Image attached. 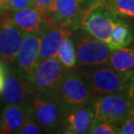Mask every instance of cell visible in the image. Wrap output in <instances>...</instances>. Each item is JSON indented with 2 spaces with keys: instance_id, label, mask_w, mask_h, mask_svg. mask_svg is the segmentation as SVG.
Segmentation results:
<instances>
[{
  "instance_id": "cell-8",
  "label": "cell",
  "mask_w": 134,
  "mask_h": 134,
  "mask_svg": "<svg viewBox=\"0 0 134 134\" xmlns=\"http://www.w3.org/2000/svg\"><path fill=\"white\" fill-rule=\"evenodd\" d=\"M119 21L115 13L102 4L93 8L85 15L81 26L93 37L107 43L112 29Z\"/></svg>"
},
{
  "instance_id": "cell-1",
  "label": "cell",
  "mask_w": 134,
  "mask_h": 134,
  "mask_svg": "<svg viewBox=\"0 0 134 134\" xmlns=\"http://www.w3.org/2000/svg\"><path fill=\"white\" fill-rule=\"evenodd\" d=\"M27 106L31 119L43 130L61 132L68 111L58 96L34 92Z\"/></svg>"
},
{
  "instance_id": "cell-26",
  "label": "cell",
  "mask_w": 134,
  "mask_h": 134,
  "mask_svg": "<svg viewBox=\"0 0 134 134\" xmlns=\"http://www.w3.org/2000/svg\"><path fill=\"white\" fill-rule=\"evenodd\" d=\"M5 73H6L5 67L4 65H3V63L0 62V93L2 92L3 85H4V77H5Z\"/></svg>"
},
{
  "instance_id": "cell-2",
  "label": "cell",
  "mask_w": 134,
  "mask_h": 134,
  "mask_svg": "<svg viewBox=\"0 0 134 134\" xmlns=\"http://www.w3.org/2000/svg\"><path fill=\"white\" fill-rule=\"evenodd\" d=\"M86 67V69L81 71V73L89 85L93 98L126 92L134 80V73H120L110 65Z\"/></svg>"
},
{
  "instance_id": "cell-13",
  "label": "cell",
  "mask_w": 134,
  "mask_h": 134,
  "mask_svg": "<svg viewBox=\"0 0 134 134\" xmlns=\"http://www.w3.org/2000/svg\"><path fill=\"white\" fill-rule=\"evenodd\" d=\"M10 18L25 33L45 32L51 27L36 7L25 8L15 12Z\"/></svg>"
},
{
  "instance_id": "cell-24",
  "label": "cell",
  "mask_w": 134,
  "mask_h": 134,
  "mask_svg": "<svg viewBox=\"0 0 134 134\" xmlns=\"http://www.w3.org/2000/svg\"><path fill=\"white\" fill-rule=\"evenodd\" d=\"M54 0H34L35 2V7L39 10V12L41 13L43 16L45 15L48 8L50 7V5L52 4V3Z\"/></svg>"
},
{
  "instance_id": "cell-4",
  "label": "cell",
  "mask_w": 134,
  "mask_h": 134,
  "mask_svg": "<svg viewBox=\"0 0 134 134\" xmlns=\"http://www.w3.org/2000/svg\"><path fill=\"white\" fill-rule=\"evenodd\" d=\"M69 71L58 58H46L37 65L29 81L35 92L58 96L61 84Z\"/></svg>"
},
{
  "instance_id": "cell-5",
  "label": "cell",
  "mask_w": 134,
  "mask_h": 134,
  "mask_svg": "<svg viewBox=\"0 0 134 134\" xmlns=\"http://www.w3.org/2000/svg\"><path fill=\"white\" fill-rule=\"evenodd\" d=\"M77 63L80 66H94L108 63L112 51L105 42L98 39L86 31L75 37Z\"/></svg>"
},
{
  "instance_id": "cell-20",
  "label": "cell",
  "mask_w": 134,
  "mask_h": 134,
  "mask_svg": "<svg viewBox=\"0 0 134 134\" xmlns=\"http://www.w3.org/2000/svg\"><path fill=\"white\" fill-rule=\"evenodd\" d=\"M91 134H115L118 133V127L111 123L103 120H93L89 132Z\"/></svg>"
},
{
  "instance_id": "cell-14",
  "label": "cell",
  "mask_w": 134,
  "mask_h": 134,
  "mask_svg": "<svg viewBox=\"0 0 134 134\" xmlns=\"http://www.w3.org/2000/svg\"><path fill=\"white\" fill-rule=\"evenodd\" d=\"M31 113L26 104H7L2 111L0 129L3 133H18L24 124L31 119Z\"/></svg>"
},
{
  "instance_id": "cell-9",
  "label": "cell",
  "mask_w": 134,
  "mask_h": 134,
  "mask_svg": "<svg viewBox=\"0 0 134 134\" xmlns=\"http://www.w3.org/2000/svg\"><path fill=\"white\" fill-rule=\"evenodd\" d=\"M44 32L25 33L15 62L17 71L23 77L30 79L35 68L39 64L38 53L40 40Z\"/></svg>"
},
{
  "instance_id": "cell-16",
  "label": "cell",
  "mask_w": 134,
  "mask_h": 134,
  "mask_svg": "<svg viewBox=\"0 0 134 134\" xmlns=\"http://www.w3.org/2000/svg\"><path fill=\"white\" fill-rule=\"evenodd\" d=\"M107 64L120 73H134V51L125 47L114 51Z\"/></svg>"
},
{
  "instance_id": "cell-11",
  "label": "cell",
  "mask_w": 134,
  "mask_h": 134,
  "mask_svg": "<svg viewBox=\"0 0 134 134\" xmlns=\"http://www.w3.org/2000/svg\"><path fill=\"white\" fill-rule=\"evenodd\" d=\"M34 92L31 83L18 72H10L4 77L2 97L10 104H26Z\"/></svg>"
},
{
  "instance_id": "cell-3",
  "label": "cell",
  "mask_w": 134,
  "mask_h": 134,
  "mask_svg": "<svg viewBox=\"0 0 134 134\" xmlns=\"http://www.w3.org/2000/svg\"><path fill=\"white\" fill-rule=\"evenodd\" d=\"M94 120H103L119 126L127 119L133 105L128 91L92 99Z\"/></svg>"
},
{
  "instance_id": "cell-29",
  "label": "cell",
  "mask_w": 134,
  "mask_h": 134,
  "mask_svg": "<svg viewBox=\"0 0 134 134\" xmlns=\"http://www.w3.org/2000/svg\"><path fill=\"white\" fill-rule=\"evenodd\" d=\"M79 2H83V1H85V0H79Z\"/></svg>"
},
{
  "instance_id": "cell-12",
  "label": "cell",
  "mask_w": 134,
  "mask_h": 134,
  "mask_svg": "<svg viewBox=\"0 0 134 134\" xmlns=\"http://www.w3.org/2000/svg\"><path fill=\"white\" fill-rule=\"evenodd\" d=\"M94 120V108L92 101L84 106L67 111L65 125L61 132L81 134L88 133Z\"/></svg>"
},
{
  "instance_id": "cell-6",
  "label": "cell",
  "mask_w": 134,
  "mask_h": 134,
  "mask_svg": "<svg viewBox=\"0 0 134 134\" xmlns=\"http://www.w3.org/2000/svg\"><path fill=\"white\" fill-rule=\"evenodd\" d=\"M58 98L67 111L84 106L92 101L90 86L81 71H69L63 80Z\"/></svg>"
},
{
  "instance_id": "cell-21",
  "label": "cell",
  "mask_w": 134,
  "mask_h": 134,
  "mask_svg": "<svg viewBox=\"0 0 134 134\" xmlns=\"http://www.w3.org/2000/svg\"><path fill=\"white\" fill-rule=\"evenodd\" d=\"M118 133L120 134H134V108L131 111L127 119L118 128Z\"/></svg>"
},
{
  "instance_id": "cell-19",
  "label": "cell",
  "mask_w": 134,
  "mask_h": 134,
  "mask_svg": "<svg viewBox=\"0 0 134 134\" xmlns=\"http://www.w3.org/2000/svg\"><path fill=\"white\" fill-rule=\"evenodd\" d=\"M104 5L116 15L134 18V0H105Z\"/></svg>"
},
{
  "instance_id": "cell-28",
  "label": "cell",
  "mask_w": 134,
  "mask_h": 134,
  "mask_svg": "<svg viewBox=\"0 0 134 134\" xmlns=\"http://www.w3.org/2000/svg\"><path fill=\"white\" fill-rule=\"evenodd\" d=\"M1 113H2V111L0 110V118H1Z\"/></svg>"
},
{
  "instance_id": "cell-22",
  "label": "cell",
  "mask_w": 134,
  "mask_h": 134,
  "mask_svg": "<svg viewBox=\"0 0 134 134\" xmlns=\"http://www.w3.org/2000/svg\"><path fill=\"white\" fill-rule=\"evenodd\" d=\"M43 132V129L37 124L34 120L31 119H29L26 121L21 129L19 130L18 133L22 134H38Z\"/></svg>"
},
{
  "instance_id": "cell-17",
  "label": "cell",
  "mask_w": 134,
  "mask_h": 134,
  "mask_svg": "<svg viewBox=\"0 0 134 134\" xmlns=\"http://www.w3.org/2000/svg\"><path fill=\"white\" fill-rule=\"evenodd\" d=\"M132 39V36L129 26L126 24L119 21L112 29L110 38L106 44L111 48L112 52H114V51L126 47L131 43Z\"/></svg>"
},
{
  "instance_id": "cell-25",
  "label": "cell",
  "mask_w": 134,
  "mask_h": 134,
  "mask_svg": "<svg viewBox=\"0 0 134 134\" xmlns=\"http://www.w3.org/2000/svg\"><path fill=\"white\" fill-rule=\"evenodd\" d=\"M10 10L9 0H0V16L5 15Z\"/></svg>"
},
{
  "instance_id": "cell-15",
  "label": "cell",
  "mask_w": 134,
  "mask_h": 134,
  "mask_svg": "<svg viewBox=\"0 0 134 134\" xmlns=\"http://www.w3.org/2000/svg\"><path fill=\"white\" fill-rule=\"evenodd\" d=\"M71 31L65 27H51L43 34L40 40L38 62L50 58H57L63 39L71 36Z\"/></svg>"
},
{
  "instance_id": "cell-7",
  "label": "cell",
  "mask_w": 134,
  "mask_h": 134,
  "mask_svg": "<svg viewBox=\"0 0 134 134\" xmlns=\"http://www.w3.org/2000/svg\"><path fill=\"white\" fill-rule=\"evenodd\" d=\"M85 12L79 0H54L44 16L52 27L77 30L81 26Z\"/></svg>"
},
{
  "instance_id": "cell-10",
  "label": "cell",
  "mask_w": 134,
  "mask_h": 134,
  "mask_svg": "<svg viewBox=\"0 0 134 134\" xmlns=\"http://www.w3.org/2000/svg\"><path fill=\"white\" fill-rule=\"evenodd\" d=\"M25 34L10 18L0 24V60L3 63L10 65L15 62Z\"/></svg>"
},
{
  "instance_id": "cell-23",
  "label": "cell",
  "mask_w": 134,
  "mask_h": 134,
  "mask_svg": "<svg viewBox=\"0 0 134 134\" xmlns=\"http://www.w3.org/2000/svg\"><path fill=\"white\" fill-rule=\"evenodd\" d=\"M9 4L10 10L13 12L25 8L35 7L34 0H9Z\"/></svg>"
},
{
  "instance_id": "cell-18",
  "label": "cell",
  "mask_w": 134,
  "mask_h": 134,
  "mask_svg": "<svg viewBox=\"0 0 134 134\" xmlns=\"http://www.w3.org/2000/svg\"><path fill=\"white\" fill-rule=\"evenodd\" d=\"M58 58L67 68H73L77 64L76 52L70 36L65 37L61 43L58 52Z\"/></svg>"
},
{
  "instance_id": "cell-30",
  "label": "cell",
  "mask_w": 134,
  "mask_h": 134,
  "mask_svg": "<svg viewBox=\"0 0 134 134\" xmlns=\"http://www.w3.org/2000/svg\"><path fill=\"white\" fill-rule=\"evenodd\" d=\"M1 133H3V132H2V130L0 129V134H1Z\"/></svg>"
},
{
  "instance_id": "cell-27",
  "label": "cell",
  "mask_w": 134,
  "mask_h": 134,
  "mask_svg": "<svg viewBox=\"0 0 134 134\" xmlns=\"http://www.w3.org/2000/svg\"><path fill=\"white\" fill-rule=\"evenodd\" d=\"M128 92H129V95L131 97V99H132V105H133V108H134V80L132 81V85H131L129 90H128Z\"/></svg>"
}]
</instances>
